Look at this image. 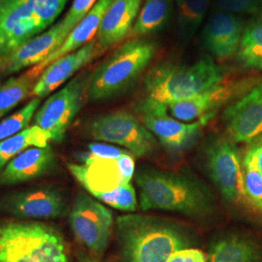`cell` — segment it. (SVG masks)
<instances>
[{"instance_id":"f546056e","label":"cell","mask_w":262,"mask_h":262,"mask_svg":"<svg viewBox=\"0 0 262 262\" xmlns=\"http://www.w3.org/2000/svg\"><path fill=\"white\" fill-rule=\"evenodd\" d=\"M98 0H74L71 8L66 14L64 19H61V43L66 40L68 34L72 31V29L84 19L88 13L94 8V5ZM61 45V44H60Z\"/></svg>"},{"instance_id":"2e32d148","label":"cell","mask_w":262,"mask_h":262,"mask_svg":"<svg viewBox=\"0 0 262 262\" xmlns=\"http://www.w3.org/2000/svg\"><path fill=\"white\" fill-rule=\"evenodd\" d=\"M61 23L53 25L47 31L20 45L2 58H0V74L9 75L28 67L41 63L51 53L60 46Z\"/></svg>"},{"instance_id":"83f0119b","label":"cell","mask_w":262,"mask_h":262,"mask_svg":"<svg viewBox=\"0 0 262 262\" xmlns=\"http://www.w3.org/2000/svg\"><path fill=\"white\" fill-rule=\"evenodd\" d=\"M41 103V99L33 97L27 105L7 118L0 121V142L28 128Z\"/></svg>"},{"instance_id":"4316f807","label":"cell","mask_w":262,"mask_h":262,"mask_svg":"<svg viewBox=\"0 0 262 262\" xmlns=\"http://www.w3.org/2000/svg\"><path fill=\"white\" fill-rule=\"evenodd\" d=\"M36 80L27 72L0 83V120L30 96Z\"/></svg>"},{"instance_id":"7c38bea8","label":"cell","mask_w":262,"mask_h":262,"mask_svg":"<svg viewBox=\"0 0 262 262\" xmlns=\"http://www.w3.org/2000/svg\"><path fill=\"white\" fill-rule=\"evenodd\" d=\"M225 127L230 138L251 143L262 135V84L254 86L225 113Z\"/></svg>"},{"instance_id":"f1b7e54d","label":"cell","mask_w":262,"mask_h":262,"mask_svg":"<svg viewBox=\"0 0 262 262\" xmlns=\"http://www.w3.org/2000/svg\"><path fill=\"white\" fill-rule=\"evenodd\" d=\"M98 201L123 212H134L137 209V196L133 186L129 184L122 185L113 191L97 193L92 195Z\"/></svg>"},{"instance_id":"9c48e42d","label":"cell","mask_w":262,"mask_h":262,"mask_svg":"<svg viewBox=\"0 0 262 262\" xmlns=\"http://www.w3.org/2000/svg\"><path fill=\"white\" fill-rule=\"evenodd\" d=\"M205 160L210 177L227 202L254 207L246 191L243 162L232 143L220 138L212 141Z\"/></svg>"},{"instance_id":"8fae6325","label":"cell","mask_w":262,"mask_h":262,"mask_svg":"<svg viewBox=\"0 0 262 262\" xmlns=\"http://www.w3.org/2000/svg\"><path fill=\"white\" fill-rule=\"evenodd\" d=\"M0 212L17 219L53 220L64 215L66 203L58 189L37 187L2 197Z\"/></svg>"},{"instance_id":"4fadbf2b","label":"cell","mask_w":262,"mask_h":262,"mask_svg":"<svg viewBox=\"0 0 262 262\" xmlns=\"http://www.w3.org/2000/svg\"><path fill=\"white\" fill-rule=\"evenodd\" d=\"M245 26L244 19L238 15L215 12L202 30V46L214 58H229L237 54Z\"/></svg>"},{"instance_id":"d4e9b609","label":"cell","mask_w":262,"mask_h":262,"mask_svg":"<svg viewBox=\"0 0 262 262\" xmlns=\"http://www.w3.org/2000/svg\"><path fill=\"white\" fill-rule=\"evenodd\" d=\"M236 56L245 67L262 71V14L245 26Z\"/></svg>"},{"instance_id":"e575fe53","label":"cell","mask_w":262,"mask_h":262,"mask_svg":"<svg viewBox=\"0 0 262 262\" xmlns=\"http://www.w3.org/2000/svg\"><path fill=\"white\" fill-rule=\"evenodd\" d=\"M118 163L120 166V170L122 172V178L125 184H129L132 180V177L135 172V161L134 156L127 152L122 156L120 159H118Z\"/></svg>"},{"instance_id":"52a82bcc","label":"cell","mask_w":262,"mask_h":262,"mask_svg":"<svg viewBox=\"0 0 262 262\" xmlns=\"http://www.w3.org/2000/svg\"><path fill=\"white\" fill-rule=\"evenodd\" d=\"M89 80L85 75L75 77L38 108L33 125L44 131L49 140L59 143L64 139L69 126L83 106Z\"/></svg>"},{"instance_id":"30bf717a","label":"cell","mask_w":262,"mask_h":262,"mask_svg":"<svg viewBox=\"0 0 262 262\" xmlns=\"http://www.w3.org/2000/svg\"><path fill=\"white\" fill-rule=\"evenodd\" d=\"M69 223L78 241L99 255L109 243L112 231V212L94 197L79 192L69 214Z\"/></svg>"},{"instance_id":"44dd1931","label":"cell","mask_w":262,"mask_h":262,"mask_svg":"<svg viewBox=\"0 0 262 262\" xmlns=\"http://www.w3.org/2000/svg\"><path fill=\"white\" fill-rule=\"evenodd\" d=\"M232 90L226 84H216L201 94L168 104L166 113L184 122H196L213 115V111L229 98Z\"/></svg>"},{"instance_id":"7a4b0ae2","label":"cell","mask_w":262,"mask_h":262,"mask_svg":"<svg viewBox=\"0 0 262 262\" xmlns=\"http://www.w3.org/2000/svg\"><path fill=\"white\" fill-rule=\"evenodd\" d=\"M116 228L122 262H167L172 253L194 244L186 227L151 215H122Z\"/></svg>"},{"instance_id":"9a60e30c","label":"cell","mask_w":262,"mask_h":262,"mask_svg":"<svg viewBox=\"0 0 262 262\" xmlns=\"http://www.w3.org/2000/svg\"><path fill=\"white\" fill-rule=\"evenodd\" d=\"M210 118L211 116L196 122H184L172 118L167 113L141 115L143 124L164 148L173 152L187 149L195 141Z\"/></svg>"},{"instance_id":"d6986e66","label":"cell","mask_w":262,"mask_h":262,"mask_svg":"<svg viewBox=\"0 0 262 262\" xmlns=\"http://www.w3.org/2000/svg\"><path fill=\"white\" fill-rule=\"evenodd\" d=\"M67 167L91 195L113 191L125 185L118 159H91L81 163H69Z\"/></svg>"},{"instance_id":"1f68e13d","label":"cell","mask_w":262,"mask_h":262,"mask_svg":"<svg viewBox=\"0 0 262 262\" xmlns=\"http://www.w3.org/2000/svg\"><path fill=\"white\" fill-rule=\"evenodd\" d=\"M220 12L232 15L257 14L262 7V0H212Z\"/></svg>"},{"instance_id":"6da1fadb","label":"cell","mask_w":262,"mask_h":262,"mask_svg":"<svg viewBox=\"0 0 262 262\" xmlns=\"http://www.w3.org/2000/svg\"><path fill=\"white\" fill-rule=\"evenodd\" d=\"M224 69L213 57L202 56L192 64H162L152 68L144 81L142 114L166 113L167 105L187 99L222 84Z\"/></svg>"},{"instance_id":"d6a6232c","label":"cell","mask_w":262,"mask_h":262,"mask_svg":"<svg viewBox=\"0 0 262 262\" xmlns=\"http://www.w3.org/2000/svg\"><path fill=\"white\" fill-rule=\"evenodd\" d=\"M127 152L129 151L112 145H107L102 143H93L89 145L86 151L79 155L78 159L81 162L94 159H118Z\"/></svg>"},{"instance_id":"ffe728a7","label":"cell","mask_w":262,"mask_h":262,"mask_svg":"<svg viewBox=\"0 0 262 262\" xmlns=\"http://www.w3.org/2000/svg\"><path fill=\"white\" fill-rule=\"evenodd\" d=\"M142 0H113L105 12L96 34L101 50L128 37L141 9Z\"/></svg>"},{"instance_id":"7402d4cb","label":"cell","mask_w":262,"mask_h":262,"mask_svg":"<svg viewBox=\"0 0 262 262\" xmlns=\"http://www.w3.org/2000/svg\"><path fill=\"white\" fill-rule=\"evenodd\" d=\"M208 262H262V251L249 238L224 235L211 244Z\"/></svg>"},{"instance_id":"e0dca14e","label":"cell","mask_w":262,"mask_h":262,"mask_svg":"<svg viewBox=\"0 0 262 262\" xmlns=\"http://www.w3.org/2000/svg\"><path fill=\"white\" fill-rule=\"evenodd\" d=\"M56 164V155L50 145L29 148L0 171V186L17 185L42 177L52 172Z\"/></svg>"},{"instance_id":"5bb4252c","label":"cell","mask_w":262,"mask_h":262,"mask_svg":"<svg viewBox=\"0 0 262 262\" xmlns=\"http://www.w3.org/2000/svg\"><path fill=\"white\" fill-rule=\"evenodd\" d=\"M99 50L96 40L94 39L78 51L53 61L38 77L30 96L42 99L55 92L81 68L91 62L99 53Z\"/></svg>"},{"instance_id":"8992f818","label":"cell","mask_w":262,"mask_h":262,"mask_svg":"<svg viewBox=\"0 0 262 262\" xmlns=\"http://www.w3.org/2000/svg\"><path fill=\"white\" fill-rule=\"evenodd\" d=\"M63 8L60 0H0V58L51 27Z\"/></svg>"},{"instance_id":"8d00e7d4","label":"cell","mask_w":262,"mask_h":262,"mask_svg":"<svg viewBox=\"0 0 262 262\" xmlns=\"http://www.w3.org/2000/svg\"><path fill=\"white\" fill-rule=\"evenodd\" d=\"M79 262H100L98 259L92 257L86 254H81L79 257Z\"/></svg>"},{"instance_id":"cb8c5ba5","label":"cell","mask_w":262,"mask_h":262,"mask_svg":"<svg viewBox=\"0 0 262 262\" xmlns=\"http://www.w3.org/2000/svg\"><path fill=\"white\" fill-rule=\"evenodd\" d=\"M210 0H176V35L182 43L189 42L201 28Z\"/></svg>"},{"instance_id":"5b68a950","label":"cell","mask_w":262,"mask_h":262,"mask_svg":"<svg viewBox=\"0 0 262 262\" xmlns=\"http://www.w3.org/2000/svg\"><path fill=\"white\" fill-rule=\"evenodd\" d=\"M0 262H69L61 233L37 222L0 223Z\"/></svg>"},{"instance_id":"603a6c76","label":"cell","mask_w":262,"mask_h":262,"mask_svg":"<svg viewBox=\"0 0 262 262\" xmlns=\"http://www.w3.org/2000/svg\"><path fill=\"white\" fill-rule=\"evenodd\" d=\"M174 0H145L128 37L144 38L160 31L168 24Z\"/></svg>"},{"instance_id":"836d02e7","label":"cell","mask_w":262,"mask_h":262,"mask_svg":"<svg viewBox=\"0 0 262 262\" xmlns=\"http://www.w3.org/2000/svg\"><path fill=\"white\" fill-rule=\"evenodd\" d=\"M167 262H208V256L195 248H185L170 255Z\"/></svg>"},{"instance_id":"ac0fdd59","label":"cell","mask_w":262,"mask_h":262,"mask_svg":"<svg viewBox=\"0 0 262 262\" xmlns=\"http://www.w3.org/2000/svg\"><path fill=\"white\" fill-rule=\"evenodd\" d=\"M112 1L113 0H98L94 8L72 29L66 40L61 43V45L53 53H51L41 63L28 70V74L34 79H38V77L41 75L45 68L53 61L61 56L78 51L79 49L84 47V45L93 41L94 36L96 37L104 14L111 5Z\"/></svg>"},{"instance_id":"484cf974","label":"cell","mask_w":262,"mask_h":262,"mask_svg":"<svg viewBox=\"0 0 262 262\" xmlns=\"http://www.w3.org/2000/svg\"><path fill=\"white\" fill-rule=\"evenodd\" d=\"M47 134L36 125L28 128L18 134L0 142V171L8 162L19 156L20 152L32 147L45 148L49 146Z\"/></svg>"},{"instance_id":"d590c367","label":"cell","mask_w":262,"mask_h":262,"mask_svg":"<svg viewBox=\"0 0 262 262\" xmlns=\"http://www.w3.org/2000/svg\"><path fill=\"white\" fill-rule=\"evenodd\" d=\"M244 159L252 163L253 167L262 175V143L256 144L248 150Z\"/></svg>"},{"instance_id":"74e56055","label":"cell","mask_w":262,"mask_h":262,"mask_svg":"<svg viewBox=\"0 0 262 262\" xmlns=\"http://www.w3.org/2000/svg\"><path fill=\"white\" fill-rule=\"evenodd\" d=\"M60 1H61V3H62L64 6H66V2H67L68 0H60Z\"/></svg>"},{"instance_id":"ba28073f","label":"cell","mask_w":262,"mask_h":262,"mask_svg":"<svg viewBox=\"0 0 262 262\" xmlns=\"http://www.w3.org/2000/svg\"><path fill=\"white\" fill-rule=\"evenodd\" d=\"M89 133L96 141L122 146L134 157H146L157 149L155 136L139 120L125 111L105 114L90 124Z\"/></svg>"},{"instance_id":"3957f363","label":"cell","mask_w":262,"mask_h":262,"mask_svg":"<svg viewBox=\"0 0 262 262\" xmlns=\"http://www.w3.org/2000/svg\"><path fill=\"white\" fill-rule=\"evenodd\" d=\"M135 180L143 212L160 210L203 217L210 215L215 206L209 188L187 175L143 168L136 173Z\"/></svg>"},{"instance_id":"4dcf8cb0","label":"cell","mask_w":262,"mask_h":262,"mask_svg":"<svg viewBox=\"0 0 262 262\" xmlns=\"http://www.w3.org/2000/svg\"><path fill=\"white\" fill-rule=\"evenodd\" d=\"M244 182L248 196L257 211L262 212V175L253 164L243 160Z\"/></svg>"},{"instance_id":"277c9868","label":"cell","mask_w":262,"mask_h":262,"mask_svg":"<svg viewBox=\"0 0 262 262\" xmlns=\"http://www.w3.org/2000/svg\"><path fill=\"white\" fill-rule=\"evenodd\" d=\"M157 45L146 39H130L108 56L90 77L86 97L103 101L125 92L150 64Z\"/></svg>"}]
</instances>
